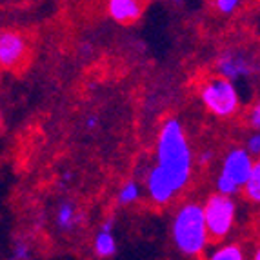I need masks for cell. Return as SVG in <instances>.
I'll return each instance as SVG.
<instances>
[{"label":"cell","mask_w":260,"mask_h":260,"mask_svg":"<svg viewBox=\"0 0 260 260\" xmlns=\"http://www.w3.org/2000/svg\"><path fill=\"white\" fill-rule=\"evenodd\" d=\"M189 149L182 127L177 120H169L164 126L158 140V168L168 177L175 189H182L189 178Z\"/></svg>","instance_id":"obj_1"},{"label":"cell","mask_w":260,"mask_h":260,"mask_svg":"<svg viewBox=\"0 0 260 260\" xmlns=\"http://www.w3.org/2000/svg\"><path fill=\"white\" fill-rule=\"evenodd\" d=\"M173 235L180 251H184L186 255H199L208 240L202 208L195 204L186 206L175 220Z\"/></svg>","instance_id":"obj_2"},{"label":"cell","mask_w":260,"mask_h":260,"mask_svg":"<svg viewBox=\"0 0 260 260\" xmlns=\"http://www.w3.org/2000/svg\"><path fill=\"white\" fill-rule=\"evenodd\" d=\"M204 224L208 237L217 242L222 240L231 230V222H233L235 206L225 195H215L208 200L204 211Z\"/></svg>","instance_id":"obj_3"},{"label":"cell","mask_w":260,"mask_h":260,"mask_svg":"<svg viewBox=\"0 0 260 260\" xmlns=\"http://www.w3.org/2000/svg\"><path fill=\"white\" fill-rule=\"evenodd\" d=\"M202 99L206 106L218 117H230L233 115L239 99L235 93V87L225 78H213L202 87Z\"/></svg>","instance_id":"obj_4"},{"label":"cell","mask_w":260,"mask_h":260,"mask_svg":"<svg viewBox=\"0 0 260 260\" xmlns=\"http://www.w3.org/2000/svg\"><path fill=\"white\" fill-rule=\"evenodd\" d=\"M29 62V48L18 33L0 35V66L9 71H22Z\"/></svg>","instance_id":"obj_5"},{"label":"cell","mask_w":260,"mask_h":260,"mask_svg":"<svg viewBox=\"0 0 260 260\" xmlns=\"http://www.w3.org/2000/svg\"><path fill=\"white\" fill-rule=\"evenodd\" d=\"M148 0H109V13L118 24H133L142 17Z\"/></svg>","instance_id":"obj_6"},{"label":"cell","mask_w":260,"mask_h":260,"mask_svg":"<svg viewBox=\"0 0 260 260\" xmlns=\"http://www.w3.org/2000/svg\"><path fill=\"white\" fill-rule=\"evenodd\" d=\"M251 168H253V162L249 160L247 153L237 149V151H233L228 156V160L224 164V175H228L237 186H240V184L246 182Z\"/></svg>","instance_id":"obj_7"},{"label":"cell","mask_w":260,"mask_h":260,"mask_svg":"<svg viewBox=\"0 0 260 260\" xmlns=\"http://www.w3.org/2000/svg\"><path fill=\"white\" fill-rule=\"evenodd\" d=\"M149 191H151V197L158 202V204H164L171 199L173 195V187L169 184L168 177L162 173L160 168H156L151 171V177H149Z\"/></svg>","instance_id":"obj_8"},{"label":"cell","mask_w":260,"mask_h":260,"mask_svg":"<svg viewBox=\"0 0 260 260\" xmlns=\"http://www.w3.org/2000/svg\"><path fill=\"white\" fill-rule=\"evenodd\" d=\"M244 186H246V195L256 202V200L260 199V166L258 164H253Z\"/></svg>","instance_id":"obj_9"},{"label":"cell","mask_w":260,"mask_h":260,"mask_svg":"<svg viewBox=\"0 0 260 260\" xmlns=\"http://www.w3.org/2000/svg\"><path fill=\"white\" fill-rule=\"evenodd\" d=\"M113 251H115L113 237L109 235V231H102L96 239V253L99 255H111Z\"/></svg>","instance_id":"obj_10"},{"label":"cell","mask_w":260,"mask_h":260,"mask_svg":"<svg viewBox=\"0 0 260 260\" xmlns=\"http://www.w3.org/2000/svg\"><path fill=\"white\" fill-rule=\"evenodd\" d=\"M213 258H215V260H240V258H242V253H240L239 247L230 246V247H224V249H220L218 253H215V255H213Z\"/></svg>","instance_id":"obj_11"},{"label":"cell","mask_w":260,"mask_h":260,"mask_svg":"<svg viewBox=\"0 0 260 260\" xmlns=\"http://www.w3.org/2000/svg\"><path fill=\"white\" fill-rule=\"evenodd\" d=\"M237 184L231 180L228 175L222 173L220 180H218V189H220V193H224V195H230V193H235V189H237Z\"/></svg>","instance_id":"obj_12"},{"label":"cell","mask_w":260,"mask_h":260,"mask_svg":"<svg viewBox=\"0 0 260 260\" xmlns=\"http://www.w3.org/2000/svg\"><path fill=\"white\" fill-rule=\"evenodd\" d=\"M137 195H139V189H137V186H135V184H127V186L122 189L120 200H122V202H131V200L137 199Z\"/></svg>","instance_id":"obj_13"},{"label":"cell","mask_w":260,"mask_h":260,"mask_svg":"<svg viewBox=\"0 0 260 260\" xmlns=\"http://www.w3.org/2000/svg\"><path fill=\"white\" fill-rule=\"evenodd\" d=\"M240 0H217V8L220 9L222 13H231Z\"/></svg>","instance_id":"obj_14"},{"label":"cell","mask_w":260,"mask_h":260,"mask_svg":"<svg viewBox=\"0 0 260 260\" xmlns=\"http://www.w3.org/2000/svg\"><path fill=\"white\" fill-rule=\"evenodd\" d=\"M71 217H73V211H71V208H70V206H64V208H60V213H58V224L68 225L71 222Z\"/></svg>","instance_id":"obj_15"},{"label":"cell","mask_w":260,"mask_h":260,"mask_svg":"<svg viewBox=\"0 0 260 260\" xmlns=\"http://www.w3.org/2000/svg\"><path fill=\"white\" fill-rule=\"evenodd\" d=\"M247 146H249V149H251L253 153H258L260 151V139H258V137H253Z\"/></svg>","instance_id":"obj_16"},{"label":"cell","mask_w":260,"mask_h":260,"mask_svg":"<svg viewBox=\"0 0 260 260\" xmlns=\"http://www.w3.org/2000/svg\"><path fill=\"white\" fill-rule=\"evenodd\" d=\"M253 126L255 127H258V124H260V111H258V108H255V111H253Z\"/></svg>","instance_id":"obj_17"}]
</instances>
